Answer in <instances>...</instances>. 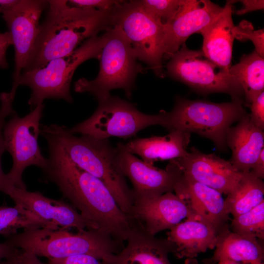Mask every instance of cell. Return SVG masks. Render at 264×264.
I'll return each instance as SVG.
<instances>
[{"instance_id":"6da1fadb","label":"cell","mask_w":264,"mask_h":264,"mask_svg":"<svg viewBox=\"0 0 264 264\" xmlns=\"http://www.w3.org/2000/svg\"><path fill=\"white\" fill-rule=\"evenodd\" d=\"M48 157L42 169L44 179L54 183L80 211L88 229L100 230L123 242L135 222L117 205L107 187L73 163L53 141L46 140Z\"/></svg>"},{"instance_id":"7a4b0ae2","label":"cell","mask_w":264,"mask_h":264,"mask_svg":"<svg viewBox=\"0 0 264 264\" xmlns=\"http://www.w3.org/2000/svg\"><path fill=\"white\" fill-rule=\"evenodd\" d=\"M48 9L23 71L68 55L85 41L112 27L114 9L72 7L66 0H48Z\"/></svg>"},{"instance_id":"3957f363","label":"cell","mask_w":264,"mask_h":264,"mask_svg":"<svg viewBox=\"0 0 264 264\" xmlns=\"http://www.w3.org/2000/svg\"><path fill=\"white\" fill-rule=\"evenodd\" d=\"M45 139L57 144L68 157L80 168L102 181L109 189L117 205L130 216L134 200L118 162V149L108 139L88 135L76 136L67 128L55 124H41L40 133Z\"/></svg>"},{"instance_id":"277c9868","label":"cell","mask_w":264,"mask_h":264,"mask_svg":"<svg viewBox=\"0 0 264 264\" xmlns=\"http://www.w3.org/2000/svg\"><path fill=\"white\" fill-rule=\"evenodd\" d=\"M6 238L16 248L48 259L87 254L104 261L119 253L122 243L100 230L88 229L72 233L62 228H33Z\"/></svg>"},{"instance_id":"5b68a950","label":"cell","mask_w":264,"mask_h":264,"mask_svg":"<svg viewBox=\"0 0 264 264\" xmlns=\"http://www.w3.org/2000/svg\"><path fill=\"white\" fill-rule=\"evenodd\" d=\"M106 38L105 32L83 43L70 54L51 60L45 66L23 71L10 93L15 98L20 86L31 89L28 104L31 109L43 104L46 99H63L72 103L70 88L73 74L78 66L92 58H98Z\"/></svg>"},{"instance_id":"8992f818","label":"cell","mask_w":264,"mask_h":264,"mask_svg":"<svg viewBox=\"0 0 264 264\" xmlns=\"http://www.w3.org/2000/svg\"><path fill=\"white\" fill-rule=\"evenodd\" d=\"M243 102L235 99L217 103L178 97L172 111H166L163 127L170 131L197 133L211 140L219 150L226 151L228 130L247 113Z\"/></svg>"},{"instance_id":"52a82bcc","label":"cell","mask_w":264,"mask_h":264,"mask_svg":"<svg viewBox=\"0 0 264 264\" xmlns=\"http://www.w3.org/2000/svg\"><path fill=\"white\" fill-rule=\"evenodd\" d=\"M106 40L98 58L100 69L96 78H82L75 82L74 90L88 93L98 101L109 96L114 89H122L131 97L135 88L137 75L143 68L135 53L120 28L113 25L105 31Z\"/></svg>"},{"instance_id":"ba28073f","label":"cell","mask_w":264,"mask_h":264,"mask_svg":"<svg viewBox=\"0 0 264 264\" xmlns=\"http://www.w3.org/2000/svg\"><path fill=\"white\" fill-rule=\"evenodd\" d=\"M98 102V107L90 117L67 128L70 133L100 139L110 137L127 139L150 126L164 125L166 113L164 110L156 114H147L133 104L111 95Z\"/></svg>"},{"instance_id":"9c48e42d","label":"cell","mask_w":264,"mask_h":264,"mask_svg":"<svg viewBox=\"0 0 264 264\" xmlns=\"http://www.w3.org/2000/svg\"><path fill=\"white\" fill-rule=\"evenodd\" d=\"M111 24L120 28L137 59L163 77L164 25L147 12L139 0H119L112 12Z\"/></svg>"},{"instance_id":"30bf717a","label":"cell","mask_w":264,"mask_h":264,"mask_svg":"<svg viewBox=\"0 0 264 264\" xmlns=\"http://www.w3.org/2000/svg\"><path fill=\"white\" fill-rule=\"evenodd\" d=\"M44 108L43 104L38 105L22 117L15 112L3 128L5 151L10 154L13 160L12 168L6 175L12 184L22 189H26L22 180L24 170L32 165L42 169L46 164V158L42 154L38 143Z\"/></svg>"},{"instance_id":"8fae6325","label":"cell","mask_w":264,"mask_h":264,"mask_svg":"<svg viewBox=\"0 0 264 264\" xmlns=\"http://www.w3.org/2000/svg\"><path fill=\"white\" fill-rule=\"evenodd\" d=\"M166 67L171 77L197 91L226 93L232 100H242L243 93L236 80L206 58L201 50H190L184 43L169 59Z\"/></svg>"},{"instance_id":"7c38bea8","label":"cell","mask_w":264,"mask_h":264,"mask_svg":"<svg viewBox=\"0 0 264 264\" xmlns=\"http://www.w3.org/2000/svg\"><path fill=\"white\" fill-rule=\"evenodd\" d=\"M116 147L119 168L133 185L134 200L153 198L174 191L182 173L173 160L169 161L166 169H160L126 151L121 142Z\"/></svg>"},{"instance_id":"4fadbf2b","label":"cell","mask_w":264,"mask_h":264,"mask_svg":"<svg viewBox=\"0 0 264 264\" xmlns=\"http://www.w3.org/2000/svg\"><path fill=\"white\" fill-rule=\"evenodd\" d=\"M48 0H19L2 14L15 50V69L11 89L14 88L32 50L39 31V21Z\"/></svg>"},{"instance_id":"5bb4252c","label":"cell","mask_w":264,"mask_h":264,"mask_svg":"<svg viewBox=\"0 0 264 264\" xmlns=\"http://www.w3.org/2000/svg\"><path fill=\"white\" fill-rule=\"evenodd\" d=\"M171 160L183 175L226 195L236 188L243 176L229 160L214 154L203 153L194 147L184 157Z\"/></svg>"},{"instance_id":"9a60e30c","label":"cell","mask_w":264,"mask_h":264,"mask_svg":"<svg viewBox=\"0 0 264 264\" xmlns=\"http://www.w3.org/2000/svg\"><path fill=\"white\" fill-rule=\"evenodd\" d=\"M15 202L44 221L49 228L78 231L89 229L86 220L73 206L63 200L51 199L39 192H30L9 182L3 190Z\"/></svg>"},{"instance_id":"2e32d148","label":"cell","mask_w":264,"mask_h":264,"mask_svg":"<svg viewBox=\"0 0 264 264\" xmlns=\"http://www.w3.org/2000/svg\"><path fill=\"white\" fill-rule=\"evenodd\" d=\"M174 191L187 207V219L202 221L220 230L229 228L231 219L220 192L182 174Z\"/></svg>"},{"instance_id":"e0dca14e","label":"cell","mask_w":264,"mask_h":264,"mask_svg":"<svg viewBox=\"0 0 264 264\" xmlns=\"http://www.w3.org/2000/svg\"><path fill=\"white\" fill-rule=\"evenodd\" d=\"M223 9L208 0H185L176 16L164 25L163 59H170L191 35L199 33Z\"/></svg>"},{"instance_id":"ac0fdd59","label":"cell","mask_w":264,"mask_h":264,"mask_svg":"<svg viewBox=\"0 0 264 264\" xmlns=\"http://www.w3.org/2000/svg\"><path fill=\"white\" fill-rule=\"evenodd\" d=\"M188 216L184 201L172 192L153 198L134 200L131 219L153 236L169 229Z\"/></svg>"},{"instance_id":"d6986e66","label":"cell","mask_w":264,"mask_h":264,"mask_svg":"<svg viewBox=\"0 0 264 264\" xmlns=\"http://www.w3.org/2000/svg\"><path fill=\"white\" fill-rule=\"evenodd\" d=\"M126 241L119 253L103 261L107 264H172L169 255L174 254L176 248L167 238H156L136 225Z\"/></svg>"},{"instance_id":"ffe728a7","label":"cell","mask_w":264,"mask_h":264,"mask_svg":"<svg viewBox=\"0 0 264 264\" xmlns=\"http://www.w3.org/2000/svg\"><path fill=\"white\" fill-rule=\"evenodd\" d=\"M226 143L232 151L229 161L233 167L241 173L249 172L264 149V130L254 124L247 113L229 128Z\"/></svg>"},{"instance_id":"44dd1931","label":"cell","mask_w":264,"mask_h":264,"mask_svg":"<svg viewBox=\"0 0 264 264\" xmlns=\"http://www.w3.org/2000/svg\"><path fill=\"white\" fill-rule=\"evenodd\" d=\"M228 229L220 230L202 221L187 219L170 229L167 238L175 246L176 257L192 259L215 248L220 236Z\"/></svg>"},{"instance_id":"7402d4cb","label":"cell","mask_w":264,"mask_h":264,"mask_svg":"<svg viewBox=\"0 0 264 264\" xmlns=\"http://www.w3.org/2000/svg\"><path fill=\"white\" fill-rule=\"evenodd\" d=\"M232 4L227 1L220 14L199 33L203 37L202 51L206 58L229 72L235 39Z\"/></svg>"},{"instance_id":"603a6c76","label":"cell","mask_w":264,"mask_h":264,"mask_svg":"<svg viewBox=\"0 0 264 264\" xmlns=\"http://www.w3.org/2000/svg\"><path fill=\"white\" fill-rule=\"evenodd\" d=\"M190 137V133L173 130L163 136L136 138L126 144L122 143V145L127 152L138 155L142 161L153 165L155 161H170L186 156Z\"/></svg>"},{"instance_id":"cb8c5ba5","label":"cell","mask_w":264,"mask_h":264,"mask_svg":"<svg viewBox=\"0 0 264 264\" xmlns=\"http://www.w3.org/2000/svg\"><path fill=\"white\" fill-rule=\"evenodd\" d=\"M264 250L257 239L228 229L220 236L214 255L204 264L231 261L240 264H264Z\"/></svg>"},{"instance_id":"d4e9b609","label":"cell","mask_w":264,"mask_h":264,"mask_svg":"<svg viewBox=\"0 0 264 264\" xmlns=\"http://www.w3.org/2000/svg\"><path fill=\"white\" fill-rule=\"evenodd\" d=\"M229 74L240 85L249 105L264 89V59L255 51L243 55L240 62L231 66Z\"/></svg>"},{"instance_id":"484cf974","label":"cell","mask_w":264,"mask_h":264,"mask_svg":"<svg viewBox=\"0 0 264 264\" xmlns=\"http://www.w3.org/2000/svg\"><path fill=\"white\" fill-rule=\"evenodd\" d=\"M264 200V183L251 172L243 173L236 188L227 195V212L235 217L245 213Z\"/></svg>"},{"instance_id":"4316f807","label":"cell","mask_w":264,"mask_h":264,"mask_svg":"<svg viewBox=\"0 0 264 264\" xmlns=\"http://www.w3.org/2000/svg\"><path fill=\"white\" fill-rule=\"evenodd\" d=\"M48 227L38 217L22 206H0V235L7 238L16 234L20 228L23 230Z\"/></svg>"},{"instance_id":"83f0119b","label":"cell","mask_w":264,"mask_h":264,"mask_svg":"<svg viewBox=\"0 0 264 264\" xmlns=\"http://www.w3.org/2000/svg\"><path fill=\"white\" fill-rule=\"evenodd\" d=\"M231 231L256 239H264V200L258 206L230 219Z\"/></svg>"},{"instance_id":"f1b7e54d","label":"cell","mask_w":264,"mask_h":264,"mask_svg":"<svg viewBox=\"0 0 264 264\" xmlns=\"http://www.w3.org/2000/svg\"><path fill=\"white\" fill-rule=\"evenodd\" d=\"M139 2L148 13L165 25L176 16L185 0H141Z\"/></svg>"},{"instance_id":"f546056e","label":"cell","mask_w":264,"mask_h":264,"mask_svg":"<svg viewBox=\"0 0 264 264\" xmlns=\"http://www.w3.org/2000/svg\"><path fill=\"white\" fill-rule=\"evenodd\" d=\"M233 33L235 39L241 41L250 40L255 46V51L262 57L264 56V30H255L252 23L243 20L238 25L234 26Z\"/></svg>"},{"instance_id":"4dcf8cb0","label":"cell","mask_w":264,"mask_h":264,"mask_svg":"<svg viewBox=\"0 0 264 264\" xmlns=\"http://www.w3.org/2000/svg\"><path fill=\"white\" fill-rule=\"evenodd\" d=\"M119 0H69L66 3L72 7L108 10L114 8Z\"/></svg>"},{"instance_id":"1f68e13d","label":"cell","mask_w":264,"mask_h":264,"mask_svg":"<svg viewBox=\"0 0 264 264\" xmlns=\"http://www.w3.org/2000/svg\"><path fill=\"white\" fill-rule=\"evenodd\" d=\"M48 264H107L90 255L81 254L61 259H49Z\"/></svg>"},{"instance_id":"d6a6232c","label":"cell","mask_w":264,"mask_h":264,"mask_svg":"<svg viewBox=\"0 0 264 264\" xmlns=\"http://www.w3.org/2000/svg\"><path fill=\"white\" fill-rule=\"evenodd\" d=\"M252 121L262 130L264 129V91L250 104Z\"/></svg>"},{"instance_id":"836d02e7","label":"cell","mask_w":264,"mask_h":264,"mask_svg":"<svg viewBox=\"0 0 264 264\" xmlns=\"http://www.w3.org/2000/svg\"><path fill=\"white\" fill-rule=\"evenodd\" d=\"M14 100L10 92H2L0 94V139L3 138V128L5 119L16 112L13 109L12 103Z\"/></svg>"},{"instance_id":"e575fe53","label":"cell","mask_w":264,"mask_h":264,"mask_svg":"<svg viewBox=\"0 0 264 264\" xmlns=\"http://www.w3.org/2000/svg\"><path fill=\"white\" fill-rule=\"evenodd\" d=\"M13 45L12 37L9 31L0 32V68L6 69L8 65L6 59V51L10 45Z\"/></svg>"},{"instance_id":"d590c367","label":"cell","mask_w":264,"mask_h":264,"mask_svg":"<svg viewBox=\"0 0 264 264\" xmlns=\"http://www.w3.org/2000/svg\"><path fill=\"white\" fill-rule=\"evenodd\" d=\"M243 4V8L236 11L239 15H243L255 10H262L264 7L263 0H239Z\"/></svg>"},{"instance_id":"8d00e7d4","label":"cell","mask_w":264,"mask_h":264,"mask_svg":"<svg viewBox=\"0 0 264 264\" xmlns=\"http://www.w3.org/2000/svg\"><path fill=\"white\" fill-rule=\"evenodd\" d=\"M21 250L5 241L0 243V262L3 259H7L19 255Z\"/></svg>"},{"instance_id":"74e56055","label":"cell","mask_w":264,"mask_h":264,"mask_svg":"<svg viewBox=\"0 0 264 264\" xmlns=\"http://www.w3.org/2000/svg\"><path fill=\"white\" fill-rule=\"evenodd\" d=\"M17 261L18 264H44L37 256L30 252L22 250L17 256Z\"/></svg>"},{"instance_id":"f35d334b","label":"cell","mask_w":264,"mask_h":264,"mask_svg":"<svg viewBox=\"0 0 264 264\" xmlns=\"http://www.w3.org/2000/svg\"><path fill=\"white\" fill-rule=\"evenodd\" d=\"M250 172L258 178H264V149L260 154L256 162Z\"/></svg>"},{"instance_id":"ab89813d","label":"cell","mask_w":264,"mask_h":264,"mask_svg":"<svg viewBox=\"0 0 264 264\" xmlns=\"http://www.w3.org/2000/svg\"><path fill=\"white\" fill-rule=\"evenodd\" d=\"M5 151L3 138L0 139V191L3 192L6 185L10 182L6 174H4L1 166V156Z\"/></svg>"},{"instance_id":"60d3db41","label":"cell","mask_w":264,"mask_h":264,"mask_svg":"<svg viewBox=\"0 0 264 264\" xmlns=\"http://www.w3.org/2000/svg\"><path fill=\"white\" fill-rule=\"evenodd\" d=\"M19 0H0V13L3 14L15 5Z\"/></svg>"},{"instance_id":"b9f144b4","label":"cell","mask_w":264,"mask_h":264,"mask_svg":"<svg viewBox=\"0 0 264 264\" xmlns=\"http://www.w3.org/2000/svg\"><path fill=\"white\" fill-rule=\"evenodd\" d=\"M17 256L16 257L5 259V260L3 262H0V264H18Z\"/></svg>"},{"instance_id":"7bdbcfd3","label":"cell","mask_w":264,"mask_h":264,"mask_svg":"<svg viewBox=\"0 0 264 264\" xmlns=\"http://www.w3.org/2000/svg\"><path fill=\"white\" fill-rule=\"evenodd\" d=\"M218 264H240L235 263L234 262L226 261L219 262L218 263Z\"/></svg>"}]
</instances>
